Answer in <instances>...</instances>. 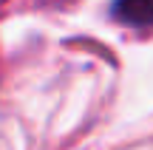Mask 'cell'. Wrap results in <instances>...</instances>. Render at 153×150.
Instances as JSON below:
<instances>
[{
  "label": "cell",
  "mask_w": 153,
  "mask_h": 150,
  "mask_svg": "<svg viewBox=\"0 0 153 150\" xmlns=\"http://www.w3.org/2000/svg\"><path fill=\"white\" fill-rule=\"evenodd\" d=\"M111 14L128 28H153V0H114Z\"/></svg>",
  "instance_id": "6da1fadb"
}]
</instances>
